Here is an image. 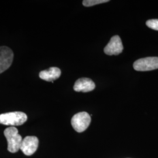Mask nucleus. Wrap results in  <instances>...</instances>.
Here are the masks:
<instances>
[{
    "label": "nucleus",
    "instance_id": "1",
    "mask_svg": "<svg viewBox=\"0 0 158 158\" xmlns=\"http://www.w3.org/2000/svg\"><path fill=\"white\" fill-rule=\"evenodd\" d=\"M4 134L8 142V151L11 153L18 152L23 140L22 136L18 134V130L14 127H11L6 129Z\"/></svg>",
    "mask_w": 158,
    "mask_h": 158
},
{
    "label": "nucleus",
    "instance_id": "2",
    "mask_svg": "<svg viewBox=\"0 0 158 158\" xmlns=\"http://www.w3.org/2000/svg\"><path fill=\"white\" fill-rule=\"evenodd\" d=\"M27 118L26 114L21 111L4 113L0 114V124L12 127L18 126L24 124Z\"/></svg>",
    "mask_w": 158,
    "mask_h": 158
},
{
    "label": "nucleus",
    "instance_id": "3",
    "mask_svg": "<svg viewBox=\"0 0 158 158\" xmlns=\"http://www.w3.org/2000/svg\"><path fill=\"white\" fill-rule=\"evenodd\" d=\"M90 123V115L86 112H80L75 114L71 120L74 130L77 132H82L87 130Z\"/></svg>",
    "mask_w": 158,
    "mask_h": 158
},
{
    "label": "nucleus",
    "instance_id": "4",
    "mask_svg": "<svg viewBox=\"0 0 158 158\" xmlns=\"http://www.w3.org/2000/svg\"><path fill=\"white\" fill-rule=\"evenodd\" d=\"M136 71H150L158 69V57H148L137 60L134 63Z\"/></svg>",
    "mask_w": 158,
    "mask_h": 158
},
{
    "label": "nucleus",
    "instance_id": "5",
    "mask_svg": "<svg viewBox=\"0 0 158 158\" xmlns=\"http://www.w3.org/2000/svg\"><path fill=\"white\" fill-rule=\"evenodd\" d=\"M13 59L14 53L10 48L6 46L0 47V74L11 66Z\"/></svg>",
    "mask_w": 158,
    "mask_h": 158
},
{
    "label": "nucleus",
    "instance_id": "6",
    "mask_svg": "<svg viewBox=\"0 0 158 158\" xmlns=\"http://www.w3.org/2000/svg\"><path fill=\"white\" fill-rule=\"evenodd\" d=\"M38 143L39 141L37 137L34 136H28L23 139L20 149L25 155L31 156L37 150Z\"/></svg>",
    "mask_w": 158,
    "mask_h": 158
},
{
    "label": "nucleus",
    "instance_id": "7",
    "mask_svg": "<svg viewBox=\"0 0 158 158\" xmlns=\"http://www.w3.org/2000/svg\"><path fill=\"white\" fill-rule=\"evenodd\" d=\"M123 45L120 37L118 35L114 36L104 49L108 55H118L123 51Z\"/></svg>",
    "mask_w": 158,
    "mask_h": 158
},
{
    "label": "nucleus",
    "instance_id": "8",
    "mask_svg": "<svg viewBox=\"0 0 158 158\" xmlns=\"http://www.w3.org/2000/svg\"><path fill=\"white\" fill-rule=\"evenodd\" d=\"M96 87L94 83L89 78H81L75 82L74 90L77 92L87 93L93 90Z\"/></svg>",
    "mask_w": 158,
    "mask_h": 158
},
{
    "label": "nucleus",
    "instance_id": "9",
    "mask_svg": "<svg viewBox=\"0 0 158 158\" xmlns=\"http://www.w3.org/2000/svg\"><path fill=\"white\" fill-rule=\"evenodd\" d=\"M61 75V70L58 68L52 67L40 73V77L47 81L53 83V80L58 79Z\"/></svg>",
    "mask_w": 158,
    "mask_h": 158
},
{
    "label": "nucleus",
    "instance_id": "10",
    "mask_svg": "<svg viewBox=\"0 0 158 158\" xmlns=\"http://www.w3.org/2000/svg\"><path fill=\"white\" fill-rule=\"evenodd\" d=\"M108 0H85L83 1V4L85 6H91L97 4H100L102 3L107 2Z\"/></svg>",
    "mask_w": 158,
    "mask_h": 158
},
{
    "label": "nucleus",
    "instance_id": "11",
    "mask_svg": "<svg viewBox=\"0 0 158 158\" xmlns=\"http://www.w3.org/2000/svg\"><path fill=\"white\" fill-rule=\"evenodd\" d=\"M147 26L149 28L152 29L153 30L158 31V19H149L147 21L146 23Z\"/></svg>",
    "mask_w": 158,
    "mask_h": 158
}]
</instances>
